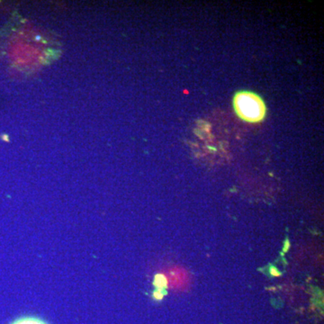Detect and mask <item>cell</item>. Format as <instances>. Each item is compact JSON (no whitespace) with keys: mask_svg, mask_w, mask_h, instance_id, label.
<instances>
[{"mask_svg":"<svg viewBox=\"0 0 324 324\" xmlns=\"http://www.w3.org/2000/svg\"><path fill=\"white\" fill-rule=\"evenodd\" d=\"M276 271H277V270H276V269H275V268H272V271H271V274H272V275H280V274H279L278 272H276Z\"/></svg>","mask_w":324,"mask_h":324,"instance_id":"obj_3","label":"cell"},{"mask_svg":"<svg viewBox=\"0 0 324 324\" xmlns=\"http://www.w3.org/2000/svg\"><path fill=\"white\" fill-rule=\"evenodd\" d=\"M11 324H47L41 319L35 317H22Z\"/></svg>","mask_w":324,"mask_h":324,"instance_id":"obj_2","label":"cell"},{"mask_svg":"<svg viewBox=\"0 0 324 324\" xmlns=\"http://www.w3.org/2000/svg\"><path fill=\"white\" fill-rule=\"evenodd\" d=\"M233 108L241 120L250 123L263 121L267 113V107L262 98L250 91L237 92L233 97Z\"/></svg>","mask_w":324,"mask_h":324,"instance_id":"obj_1","label":"cell"}]
</instances>
